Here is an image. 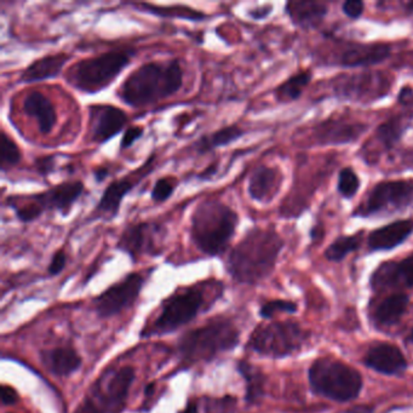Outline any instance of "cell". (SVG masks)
Returning <instances> with one entry per match:
<instances>
[{
    "label": "cell",
    "instance_id": "cell-15",
    "mask_svg": "<svg viewBox=\"0 0 413 413\" xmlns=\"http://www.w3.org/2000/svg\"><path fill=\"white\" fill-rule=\"evenodd\" d=\"M129 116L113 104L98 103L88 108V137L90 142L102 146L125 129Z\"/></svg>",
    "mask_w": 413,
    "mask_h": 413
},
{
    "label": "cell",
    "instance_id": "cell-2",
    "mask_svg": "<svg viewBox=\"0 0 413 413\" xmlns=\"http://www.w3.org/2000/svg\"><path fill=\"white\" fill-rule=\"evenodd\" d=\"M182 86L183 70L180 61H150L132 70L116 95L125 106L139 109L171 98Z\"/></svg>",
    "mask_w": 413,
    "mask_h": 413
},
{
    "label": "cell",
    "instance_id": "cell-27",
    "mask_svg": "<svg viewBox=\"0 0 413 413\" xmlns=\"http://www.w3.org/2000/svg\"><path fill=\"white\" fill-rule=\"evenodd\" d=\"M245 135V130L240 126L228 125L219 130L200 136L193 143V149L198 155L211 153L221 147H227L229 144L237 142Z\"/></svg>",
    "mask_w": 413,
    "mask_h": 413
},
{
    "label": "cell",
    "instance_id": "cell-3",
    "mask_svg": "<svg viewBox=\"0 0 413 413\" xmlns=\"http://www.w3.org/2000/svg\"><path fill=\"white\" fill-rule=\"evenodd\" d=\"M240 217L221 200L206 199L191 215L189 237L196 250L209 257L222 256L235 237Z\"/></svg>",
    "mask_w": 413,
    "mask_h": 413
},
{
    "label": "cell",
    "instance_id": "cell-24",
    "mask_svg": "<svg viewBox=\"0 0 413 413\" xmlns=\"http://www.w3.org/2000/svg\"><path fill=\"white\" fill-rule=\"evenodd\" d=\"M365 364L383 375H398L407 366L404 354L398 347L389 343L372 347L365 358Z\"/></svg>",
    "mask_w": 413,
    "mask_h": 413
},
{
    "label": "cell",
    "instance_id": "cell-5",
    "mask_svg": "<svg viewBox=\"0 0 413 413\" xmlns=\"http://www.w3.org/2000/svg\"><path fill=\"white\" fill-rule=\"evenodd\" d=\"M135 54L132 49H121L86 57L70 67L65 81L79 93H100L109 88L131 65Z\"/></svg>",
    "mask_w": 413,
    "mask_h": 413
},
{
    "label": "cell",
    "instance_id": "cell-11",
    "mask_svg": "<svg viewBox=\"0 0 413 413\" xmlns=\"http://www.w3.org/2000/svg\"><path fill=\"white\" fill-rule=\"evenodd\" d=\"M303 341L304 336L297 324L274 322L258 326L251 334L249 348L265 357L283 358L301 348Z\"/></svg>",
    "mask_w": 413,
    "mask_h": 413
},
{
    "label": "cell",
    "instance_id": "cell-50",
    "mask_svg": "<svg viewBox=\"0 0 413 413\" xmlns=\"http://www.w3.org/2000/svg\"><path fill=\"white\" fill-rule=\"evenodd\" d=\"M406 10L409 11L410 14H413V1H410L406 4Z\"/></svg>",
    "mask_w": 413,
    "mask_h": 413
},
{
    "label": "cell",
    "instance_id": "cell-14",
    "mask_svg": "<svg viewBox=\"0 0 413 413\" xmlns=\"http://www.w3.org/2000/svg\"><path fill=\"white\" fill-rule=\"evenodd\" d=\"M144 281L146 278L143 274L131 273L119 283L111 285L95 299V308L98 315L109 318L132 306L142 291Z\"/></svg>",
    "mask_w": 413,
    "mask_h": 413
},
{
    "label": "cell",
    "instance_id": "cell-48",
    "mask_svg": "<svg viewBox=\"0 0 413 413\" xmlns=\"http://www.w3.org/2000/svg\"><path fill=\"white\" fill-rule=\"evenodd\" d=\"M180 413H199V403L196 400L189 401L185 410H182Z\"/></svg>",
    "mask_w": 413,
    "mask_h": 413
},
{
    "label": "cell",
    "instance_id": "cell-38",
    "mask_svg": "<svg viewBox=\"0 0 413 413\" xmlns=\"http://www.w3.org/2000/svg\"><path fill=\"white\" fill-rule=\"evenodd\" d=\"M56 159H57L56 154L45 155V157H40V158L36 159L34 167H36L38 173L40 176H50L52 172L55 171Z\"/></svg>",
    "mask_w": 413,
    "mask_h": 413
},
{
    "label": "cell",
    "instance_id": "cell-29",
    "mask_svg": "<svg viewBox=\"0 0 413 413\" xmlns=\"http://www.w3.org/2000/svg\"><path fill=\"white\" fill-rule=\"evenodd\" d=\"M311 79H313V73L311 70H299L275 88V98L281 103L296 101L302 96L306 86L311 84Z\"/></svg>",
    "mask_w": 413,
    "mask_h": 413
},
{
    "label": "cell",
    "instance_id": "cell-13",
    "mask_svg": "<svg viewBox=\"0 0 413 413\" xmlns=\"http://www.w3.org/2000/svg\"><path fill=\"white\" fill-rule=\"evenodd\" d=\"M154 155L142 165L139 171L131 173L129 176L116 178L111 181L106 189L103 191L101 198L98 201L96 206L93 208L91 212V219H103V221H113L118 217L120 212L121 205L127 195L134 191L139 182L144 177L148 176L149 172L153 169Z\"/></svg>",
    "mask_w": 413,
    "mask_h": 413
},
{
    "label": "cell",
    "instance_id": "cell-23",
    "mask_svg": "<svg viewBox=\"0 0 413 413\" xmlns=\"http://www.w3.org/2000/svg\"><path fill=\"white\" fill-rule=\"evenodd\" d=\"M285 14L295 26L302 29L318 27L329 14V5L324 1L295 0L285 5Z\"/></svg>",
    "mask_w": 413,
    "mask_h": 413
},
{
    "label": "cell",
    "instance_id": "cell-40",
    "mask_svg": "<svg viewBox=\"0 0 413 413\" xmlns=\"http://www.w3.org/2000/svg\"><path fill=\"white\" fill-rule=\"evenodd\" d=\"M365 10V4L360 0H348L342 5L343 14L350 20H358L361 17Z\"/></svg>",
    "mask_w": 413,
    "mask_h": 413
},
{
    "label": "cell",
    "instance_id": "cell-8",
    "mask_svg": "<svg viewBox=\"0 0 413 413\" xmlns=\"http://www.w3.org/2000/svg\"><path fill=\"white\" fill-rule=\"evenodd\" d=\"M309 381L315 393L339 403L355 399L362 388L357 370L332 359L316 360L309 370Z\"/></svg>",
    "mask_w": 413,
    "mask_h": 413
},
{
    "label": "cell",
    "instance_id": "cell-47",
    "mask_svg": "<svg viewBox=\"0 0 413 413\" xmlns=\"http://www.w3.org/2000/svg\"><path fill=\"white\" fill-rule=\"evenodd\" d=\"M93 173L95 181L100 185V183H102L107 178L108 175H109V170H108L107 166H98L93 170Z\"/></svg>",
    "mask_w": 413,
    "mask_h": 413
},
{
    "label": "cell",
    "instance_id": "cell-16",
    "mask_svg": "<svg viewBox=\"0 0 413 413\" xmlns=\"http://www.w3.org/2000/svg\"><path fill=\"white\" fill-rule=\"evenodd\" d=\"M391 55V47L386 42H350L339 52L334 65L342 68H370L381 65Z\"/></svg>",
    "mask_w": 413,
    "mask_h": 413
},
{
    "label": "cell",
    "instance_id": "cell-28",
    "mask_svg": "<svg viewBox=\"0 0 413 413\" xmlns=\"http://www.w3.org/2000/svg\"><path fill=\"white\" fill-rule=\"evenodd\" d=\"M411 119H412L411 114L407 116L399 114V116H391L377 127L375 137L377 142L381 144L383 150L389 152L399 143L401 139L404 137L405 132L409 130L411 126Z\"/></svg>",
    "mask_w": 413,
    "mask_h": 413
},
{
    "label": "cell",
    "instance_id": "cell-26",
    "mask_svg": "<svg viewBox=\"0 0 413 413\" xmlns=\"http://www.w3.org/2000/svg\"><path fill=\"white\" fill-rule=\"evenodd\" d=\"M126 5L131 6L135 11L152 15L159 19H180L191 21V22H203L209 17L203 11H199L188 5H155L152 3H139V1L127 3Z\"/></svg>",
    "mask_w": 413,
    "mask_h": 413
},
{
    "label": "cell",
    "instance_id": "cell-42",
    "mask_svg": "<svg viewBox=\"0 0 413 413\" xmlns=\"http://www.w3.org/2000/svg\"><path fill=\"white\" fill-rule=\"evenodd\" d=\"M219 169V163L210 164L209 166L205 167L203 171L199 172V173L195 176V180L200 182L210 181V180H212V178L217 175Z\"/></svg>",
    "mask_w": 413,
    "mask_h": 413
},
{
    "label": "cell",
    "instance_id": "cell-31",
    "mask_svg": "<svg viewBox=\"0 0 413 413\" xmlns=\"http://www.w3.org/2000/svg\"><path fill=\"white\" fill-rule=\"evenodd\" d=\"M361 233L355 235H341L331 242L330 247L325 250L326 260L331 262H341L349 254L359 250L362 242Z\"/></svg>",
    "mask_w": 413,
    "mask_h": 413
},
{
    "label": "cell",
    "instance_id": "cell-22",
    "mask_svg": "<svg viewBox=\"0 0 413 413\" xmlns=\"http://www.w3.org/2000/svg\"><path fill=\"white\" fill-rule=\"evenodd\" d=\"M70 56L65 52L42 56L33 61L24 68L19 77V83L32 84L55 79L62 73L65 65L68 63Z\"/></svg>",
    "mask_w": 413,
    "mask_h": 413
},
{
    "label": "cell",
    "instance_id": "cell-4",
    "mask_svg": "<svg viewBox=\"0 0 413 413\" xmlns=\"http://www.w3.org/2000/svg\"><path fill=\"white\" fill-rule=\"evenodd\" d=\"M84 192L85 186L79 180L61 182L40 193L10 195L5 200V205L22 223L34 222L45 212L54 211L65 217L83 196Z\"/></svg>",
    "mask_w": 413,
    "mask_h": 413
},
{
    "label": "cell",
    "instance_id": "cell-7",
    "mask_svg": "<svg viewBox=\"0 0 413 413\" xmlns=\"http://www.w3.org/2000/svg\"><path fill=\"white\" fill-rule=\"evenodd\" d=\"M219 283H205L193 285L172 295L165 299L162 311L153 324L149 326L144 336H162L171 334L195 319L204 309L206 295Z\"/></svg>",
    "mask_w": 413,
    "mask_h": 413
},
{
    "label": "cell",
    "instance_id": "cell-44",
    "mask_svg": "<svg viewBox=\"0 0 413 413\" xmlns=\"http://www.w3.org/2000/svg\"><path fill=\"white\" fill-rule=\"evenodd\" d=\"M272 11H273L272 5H263V6H258V8L251 10L249 11V15H250L251 19L260 21V20L267 19L272 14Z\"/></svg>",
    "mask_w": 413,
    "mask_h": 413
},
{
    "label": "cell",
    "instance_id": "cell-35",
    "mask_svg": "<svg viewBox=\"0 0 413 413\" xmlns=\"http://www.w3.org/2000/svg\"><path fill=\"white\" fill-rule=\"evenodd\" d=\"M176 188L177 183L173 178L162 177L154 183L153 188L150 191V199L153 200L155 204H163L171 198Z\"/></svg>",
    "mask_w": 413,
    "mask_h": 413
},
{
    "label": "cell",
    "instance_id": "cell-36",
    "mask_svg": "<svg viewBox=\"0 0 413 413\" xmlns=\"http://www.w3.org/2000/svg\"><path fill=\"white\" fill-rule=\"evenodd\" d=\"M395 274L398 283H404L407 288H413V256H409L398 263L395 262Z\"/></svg>",
    "mask_w": 413,
    "mask_h": 413
},
{
    "label": "cell",
    "instance_id": "cell-49",
    "mask_svg": "<svg viewBox=\"0 0 413 413\" xmlns=\"http://www.w3.org/2000/svg\"><path fill=\"white\" fill-rule=\"evenodd\" d=\"M350 413H372V410L368 407H357V409L352 410Z\"/></svg>",
    "mask_w": 413,
    "mask_h": 413
},
{
    "label": "cell",
    "instance_id": "cell-17",
    "mask_svg": "<svg viewBox=\"0 0 413 413\" xmlns=\"http://www.w3.org/2000/svg\"><path fill=\"white\" fill-rule=\"evenodd\" d=\"M134 380L135 370L131 366H124L108 377L104 386H98L96 393L98 404L104 413L120 412L125 406V401Z\"/></svg>",
    "mask_w": 413,
    "mask_h": 413
},
{
    "label": "cell",
    "instance_id": "cell-21",
    "mask_svg": "<svg viewBox=\"0 0 413 413\" xmlns=\"http://www.w3.org/2000/svg\"><path fill=\"white\" fill-rule=\"evenodd\" d=\"M24 111L28 118L37 123L38 130L42 135H49L57 124L55 104L47 95L33 90L24 98Z\"/></svg>",
    "mask_w": 413,
    "mask_h": 413
},
{
    "label": "cell",
    "instance_id": "cell-20",
    "mask_svg": "<svg viewBox=\"0 0 413 413\" xmlns=\"http://www.w3.org/2000/svg\"><path fill=\"white\" fill-rule=\"evenodd\" d=\"M413 233V219H398L372 231L367 237L371 251H389L404 244Z\"/></svg>",
    "mask_w": 413,
    "mask_h": 413
},
{
    "label": "cell",
    "instance_id": "cell-43",
    "mask_svg": "<svg viewBox=\"0 0 413 413\" xmlns=\"http://www.w3.org/2000/svg\"><path fill=\"white\" fill-rule=\"evenodd\" d=\"M75 413H104V411L101 410L100 405L88 398L84 400L83 403L78 406V409L75 410Z\"/></svg>",
    "mask_w": 413,
    "mask_h": 413
},
{
    "label": "cell",
    "instance_id": "cell-45",
    "mask_svg": "<svg viewBox=\"0 0 413 413\" xmlns=\"http://www.w3.org/2000/svg\"><path fill=\"white\" fill-rule=\"evenodd\" d=\"M19 400V395L11 387H1V401L4 405H14Z\"/></svg>",
    "mask_w": 413,
    "mask_h": 413
},
{
    "label": "cell",
    "instance_id": "cell-1",
    "mask_svg": "<svg viewBox=\"0 0 413 413\" xmlns=\"http://www.w3.org/2000/svg\"><path fill=\"white\" fill-rule=\"evenodd\" d=\"M283 247L285 242L274 228H252L229 252L228 274L237 283H260L273 273Z\"/></svg>",
    "mask_w": 413,
    "mask_h": 413
},
{
    "label": "cell",
    "instance_id": "cell-25",
    "mask_svg": "<svg viewBox=\"0 0 413 413\" xmlns=\"http://www.w3.org/2000/svg\"><path fill=\"white\" fill-rule=\"evenodd\" d=\"M42 366L57 377H67L79 370L81 358L72 347L47 349L40 354Z\"/></svg>",
    "mask_w": 413,
    "mask_h": 413
},
{
    "label": "cell",
    "instance_id": "cell-37",
    "mask_svg": "<svg viewBox=\"0 0 413 413\" xmlns=\"http://www.w3.org/2000/svg\"><path fill=\"white\" fill-rule=\"evenodd\" d=\"M297 311V306L288 301H272L265 303V306L260 308V315L263 318H272L278 313H295Z\"/></svg>",
    "mask_w": 413,
    "mask_h": 413
},
{
    "label": "cell",
    "instance_id": "cell-6",
    "mask_svg": "<svg viewBox=\"0 0 413 413\" xmlns=\"http://www.w3.org/2000/svg\"><path fill=\"white\" fill-rule=\"evenodd\" d=\"M239 330L232 321L219 318L187 332L178 343V353L186 364L210 361L237 347Z\"/></svg>",
    "mask_w": 413,
    "mask_h": 413
},
{
    "label": "cell",
    "instance_id": "cell-32",
    "mask_svg": "<svg viewBox=\"0 0 413 413\" xmlns=\"http://www.w3.org/2000/svg\"><path fill=\"white\" fill-rule=\"evenodd\" d=\"M22 160V152L17 143L5 131L0 136V171L1 173L14 170Z\"/></svg>",
    "mask_w": 413,
    "mask_h": 413
},
{
    "label": "cell",
    "instance_id": "cell-41",
    "mask_svg": "<svg viewBox=\"0 0 413 413\" xmlns=\"http://www.w3.org/2000/svg\"><path fill=\"white\" fill-rule=\"evenodd\" d=\"M65 265H67V255L62 250L56 251L50 260L47 272L52 276H55L65 270Z\"/></svg>",
    "mask_w": 413,
    "mask_h": 413
},
{
    "label": "cell",
    "instance_id": "cell-30",
    "mask_svg": "<svg viewBox=\"0 0 413 413\" xmlns=\"http://www.w3.org/2000/svg\"><path fill=\"white\" fill-rule=\"evenodd\" d=\"M409 297L403 293H396L386 298L376 311V319L382 325H394L401 319L407 309Z\"/></svg>",
    "mask_w": 413,
    "mask_h": 413
},
{
    "label": "cell",
    "instance_id": "cell-19",
    "mask_svg": "<svg viewBox=\"0 0 413 413\" xmlns=\"http://www.w3.org/2000/svg\"><path fill=\"white\" fill-rule=\"evenodd\" d=\"M283 181V172L278 167L260 165L251 173L247 183V193L254 201L260 204H270L279 194Z\"/></svg>",
    "mask_w": 413,
    "mask_h": 413
},
{
    "label": "cell",
    "instance_id": "cell-33",
    "mask_svg": "<svg viewBox=\"0 0 413 413\" xmlns=\"http://www.w3.org/2000/svg\"><path fill=\"white\" fill-rule=\"evenodd\" d=\"M361 187V181L358 173L352 167H343L338 173L337 192L344 199H352L358 194Z\"/></svg>",
    "mask_w": 413,
    "mask_h": 413
},
{
    "label": "cell",
    "instance_id": "cell-46",
    "mask_svg": "<svg viewBox=\"0 0 413 413\" xmlns=\"http://www.w3.org/2000/svg\"><path fill=\"white\" fill-rule=\"evenodd\" d=\"M398 101L404 106H413V88L410 86L401 88L398 95Z\"/></svg>",
    "mask_w": 413,
    "mask_h": 413
},
{
    "label": "cell",
    "instance_id": "cell-12",
    "mask_svg": "<svg viewBox=\"0 0 413 413\" xmlns=\"http://www.w3.org/2000/svg\"><path fill=\"white\" fill-rule=\"evenodd\" d=\"M166 234L163 223L142 221L127 224L116 242V249L132 260L142 256L162 255V242Z\"/></svg>",
    "mask_w": 413,
    "mask_h": 413
},
{
    "label": "cell",
    "instance_id": "cell-18",
    "mask_svg": "<svg viewBox=\"0 0 413 413\" xmlns=\"http://www.w3.org/2000/svg\"><path fill=\"white\" fill-rule=\"evenodd\" d=\"M370 126L358 121L329 119L316 125L314 131L316 143L321 146H343L357 142Z\"/></svg>",
    "mask_w": 413,
    "mask_h": 413
},
{
    "label": "cell",
    "instance_id": "cell-39",
    "mask_svg": "<svg viewBox=\"0 0 413 413\" xmlns=\"http://www.w3.org/2000/svg\"><path fill=\"white\" fill-rule=\"evenodd\" d=\"M144 134V127L142 126H129L125 131L124 135L121 137L120 149H129L132 147V144L137 142Z\"/></svg>",
    "mask_w": 413,
    "mask_h": 413
},
{
    "label": "cell",
    "instance_id": "cell-9",
    "mask_svg": "<svg viewBox=\"0 0 413 413\" xmlns=\"http://www.w3.org/2000/svg\"><path fill=\"white\" fill-rule=\"evenodd\" d=\"M412 203V181L395 180L380 182L354 210L352 216L360 219L390 216L405 211Z\"/></svg>",
    "mask_w": 413,
    "mask_h": 413
},
{
    "label": "cell",
    "instance_id": "cell-34",
    "mask_svg": "<svg viewBox=\"0 0 413 413\" xmlns=\"http://www.w3.org/2000/svg\"><path fill=\"white\" fill-rule=\"evenodd\" d=\"M239 368L247 382V400L252 403L260 399L263 394V376L260 372L257 371L255 367L247 365V362H240Z\"/></svg>",
    "mask_w": 413,
    "mask_h": 413
},
{
    "label": "cell",
    "instance_id": "cell-10",
    "mask_svg": "<svg viewBox=\"0 0 413 413\" xmlns=\"http://www.w3.org/2000/svg\"><path fill=\"white\" fill-rule=\"evenodd\" d=\"M393 81L380 70H367L354 75H344L334 80L336 98L350 102H376L390 93Z\"/></svg>",
    "mask_w": 413,
    "mask_h": 413
}]
</instances>
